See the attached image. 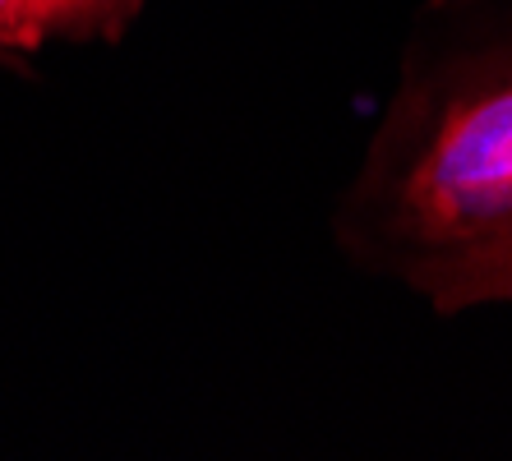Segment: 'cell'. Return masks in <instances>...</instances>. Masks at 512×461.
Here are the masks:
<instances>
[{
    "label": "cell",
    "instance_id": "6da1fadb",
    "mask_svg": "<svg viewBox=\"0 0 512 461\" xmlns=\"http://www.w3.org/2000/svg\"><path fill=\"white\" fill-rule=\"evenodd\" d=\"M333 240L439 314L512 305V0L416 10Z\"/></svg>",
    "mask_w": 512,
    "mask_h": 461
},
{
    "label": "cell",
    "instance_id": "7a4b0ae2",
    "mask_svg": "<svg viewBox=\"0 0 512 461\" xmlns=\"http://www.w3.org/2000/svg\"><path fill=\"white\" fill-rule=\"evenodd\" d=\"M143 0H33L37 33H74V37H111L125 28Z\"/></svg>",
    "mask_w": 512,
    "mask_h": 461
},
{
    "label": "cell",
    "instance_id": "3957f363",
    "mask_svg": "<svg viewBox=\"0 0 512 461\" xmlns=\"http://www.w3.org/2000/svg\"><path fill=\"white\" fill-rule=\"evenodd\" d=\"M37 33L33 0H0V47H28Z\"/></svg>",
    "mask_w": 512,
    "mask_h": 461
}]
</instances>
